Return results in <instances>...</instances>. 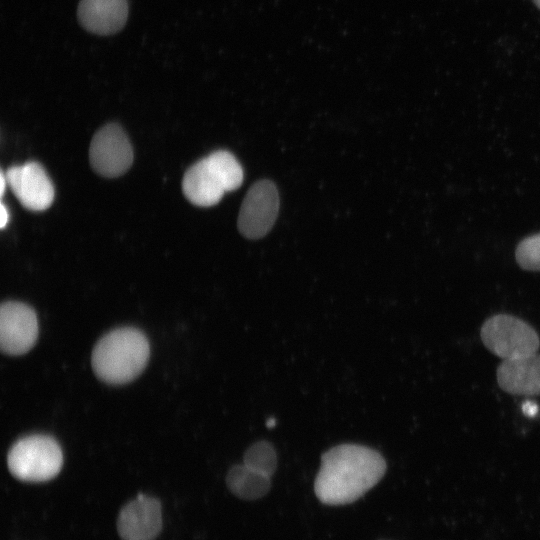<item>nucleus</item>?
Returning a JSON list of instances; mask_svg holds the SVG:
<instances>
[{"label":"nucleus","mask_w":540,"mask_h":540,"mask_svg":"<svg viewBox=\"0 0 540 540\" xmlns=\"http://www.w3.org/2000/svg\"><path fill=\"white\" fill-rule=\"evenodd\" d=\"M385 471V459L378 451L358 444L337 445L322 454L314 491L324 504H349L375 486Z\"/></svg>","instance_id":"nucleus-1"},{"label":"nucleus","mask_w":540,"mask_h":540,"mask_svg":"<svg viewBox=\"0 0 540 540\" xmlns=\"http://www.w3.org/2000/svg\"><path fill=\"white\" fill-rule=\"evenodd\" d=\"M149 354V342L140 330L117 328L96 343L91 363L96 376L103 382L125 384L144 370Z\"/></svg>","instance_id":"nucleus-2"},{"label":"nucleus","mask_w":540,"mask_h":540,"mask_svg":"<svg viewBox=\"0 0 540 540\" xmlns=\"http://www.w3.org/2000/svg\"><path fill=\"white\" fill-rule=\"evenodd\" d=\"M243 181V170L230 152L219 150L202 158L185 173L182 189L186 198L197 206L217 204L225 192L237 189Z\"/></svg>","instance_id":"nucleus-3"},{"label":"nucleus","mask_w":540,"mask_h":540,"mask_svg":"<svg viewBox=\"0 0 540 540\" xmlns=\"http://www.w3.org/2000/svg\"><path fill=\"white\" fill-rule=\"evenodd\" d=\"M11 474L27 482H43L54 478L63 464L62 450L47 435H30L18 440L7 456Z\"/></svg>","instance_id":"nucleus-4"},{"label":"nucleus","mask_w":540,"mask_h":540,"mask_svg":"<svg viewBox=\"0 0 540 540\" xmlns=\"http://www.w3.org/2000/svg\"><path fill=\"white\" fill-rule=\"evenodd\" d=\"M480 336L484 345L503 360L537 353L540 339L532 326L508 314H497L482 325Z\"/></svg>","instance_id":"nucleus-5"},{"label":"nucleus","mask_w":540,"mask_h":540,"mask_svg":"<svg viewBox=\"0 0 540 540\" xmlns=\"http://www.w3.org/2000/svg\"><path fill=\"white\" fill-rule=\"evenodd\" d=\"M279 211L276 186L269 180L256 182L247 192L238 216V229L249 239H258L272 228Z\"/></svg>","instance_id":"nucleus-6"},{"label":"nucleus","mask_w":540,"mask_h":540,"mask_svg":"<svg viewBox=\"0 0 540 540\" xmlns=\"http://www.w3.org/2000/svg\"><path fill=\"white\" fill-rule=\"evenodd\" d=\"M90 164L105 177L125 173L133 162V150L123 129L114 123L102 127L93 137L89 148Z\"/></svg>","instance_id":"nucleus-7"},{"label":"nucleus","mask_w":540,"mask_h":540,"mask_svg":"<svg viewBox=\"0 0 540 540\" xmlns=\"http://www.w3.org/2000/svg\"><path fill=\"white\" fill-rule=\"evenodd\" d=\"M38 320L27 304L8 301L0 309V347L7 355L28 352L38 337Z\"/></svg>","instance_id":"nucleus-8"},{"label":"nucleus","mask_w":540,"mask_h":540,"mask_svg":"<svg viewBox=\"0 0 540 540\" xmlns=\"http://www.w3.org/2000/svg\"><path fill=\"white\" fill-rule=\"evenodd\" d=\"M6 179L14 195L29 210L43 211L54 200L53 184L37 162L11 167L6 172Z\"/></svg>","instance_id":"nucleus-9"},{"label":"nucleus","mask_w":540,"mask_h":540,"mask_svg":"<svg viewBox=\"0 0 540 540\" xmlns=\"http://www.w3.org/2000/svg\"><path fill=\"white\" fill-rule=\"evenodd\" d=\"M161 505L139 494L120 511L117 530L122 540H153L161 530Z\"/></svg>","instance_id":"nucleus-10"},{"label":"nucleus","mask_w":540,"mask_h":540,"mask_svg":"<svg viewBox=\"0 0 540 540\" xmlns=\"http://www.w3.org/2000/svg\"><path fill=\"white\" fill-rule=\"evenodd\" d=\"M128 12L127 0H80L77 15L87 31L111 35L124 27Z\"/></svg>","instance_id":"nucleus-11"},{"label":"nucleus","mask_w":540,"mask_h":540,"mask_svg":"<svg viewBox=\"0 0 540 540\" xmlns=\"http://www.w3.org/2000/svg\"><path fill=\"white\" fill-rule=\"evenodd\" d=\"M497 382L513 395H540V354L503 360L497 368Z\"/></svg>","instance_id":"nucleus-12"},{"label":"nucleus","mask_w":540,"mask_h":540,"mask_svg":"<svg viewBox=\"0 0 540 540\" xmlns=\"http://www.w3.org/2000/svg\"><path fill=\"white\" fill-rule=\"evenodd\" d=\"M226 484L237 497L255 500L268 493L271 487V477L243 463L231 467L226 476Z\"/></svg>","instance_id":"nucleus-13"},{"label":"nucleus","mask_w":540,"mask_h":540,"mask_svg":"<svg viewBox=\"0 0 540 540\" xmlns=\"http://www.w3.org/2000/svg\"><path fill=\"white\" fill-rule=\"evenodd\" d=\"M243 463L256 471L271 477L277 467L276 452L269 442L258 441L246 450Z\"/></svg>","instance_id":"nucleus-14"},{"label":"nucleus","mask_w":540,"mask_h":540,"mask_svg":"<svg viewBox=\"0 0 540 540\" xmlns=\"http://www.w3.org/2000/svg\"><path fill=\"white\" fill-rule=\"evenodd\" d=\"M515 255L521 268L540 271V233L523 239L518 244Z\"/></svg>","instance_id":"nucleus-15"},{"label":"nucleus","mask_w":540,"mask_h":540,"mask_svg":"<svg viewBox=\"0 0 540 540\" xmlns=\"http://www.w3.org/2000/svg\"><path fill=\"white\" fill-rule=\"evenodd\" d=\"M0 210H1V213H0V215H1L0 227L3 229V228H5L6 224L9 221V213H8V210H7L6 206L3 203H1Z\"/></svg>","instance_id":"nucleus-16"},{"label":"nucleus","mask_w":540,"mask_h":540,"mask_svg":"<svg viewBox=\"0 0 540 540\" xmlns=\"http://www.w3.org/2000/svg\"><path fill=\"white\" fill-rule=\"evenodd\" d=\"M523 411L526 415L532 416L537 413V406L534 403L527 402L523 405Z\"/></svg>","instance_id":"nucleus-17"},{"label":"nucleus","mask_w":540,"mask_h":540,"mask_svg":"<svg viewBox=\"0 0 540 540\" xmlns=\"http://www.w3.org/2000/svg\"><path fill=\"white\" fill-rule=\"evenodd\" d=\"M6 182H7L6 174L1 172V174H0V194H1V196L4 195Z\"/></svg>","instance_id":"nucleus-18"},{"label":"nucleus","mask_w":540,"mask_h":540,"mask_svg":"<svg viewBox=\"0 0 540 540\" xmlns=\"http://www.w3.org/2000/svg\"><path fill=\"white\" fill-rule=\"evenodd\" d=\"M533 1L540 8V0H533Z\"/></svg>","instance_id":"nucleus-19"}]
</instances>
